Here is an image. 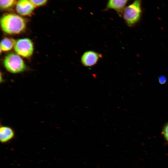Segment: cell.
Masks as SVG:
<instances>
[{"label": "cell", "instance_id": "6da1fadb", "mask_svg": "<svg viewBox=\"0 0 168 168\" xmlns=\"http://www.w3.org/2000/svg\"><path fill=\"white\" fill-rule=\"evenodd\" d=\"M1 28L5 33L10 35L20 34L26 27L25 20L21 17L15 14L5 15L1 19Z\"/></svg>", "mask_w": 168, "mask_h": 168}, {"label": "cell", "instance_id": "7a4b0ae2", "mask_svg": "<svg viewBox=\"0 0 168 168\" xmlns=\"http://www.w3.org/2000/svg\"><path fill=\"white\" fill-rule=\"evenodd\" d=\"M141 2L142 0H135L125 7L121 13L125 22L129 27L134 26L140 19L142 12Z\"/></svg>", "mask_w": 168, "mask_h": 168}, {"label": "cell", "instance_id": "3957f363", "mask_svg": "<svg viewBox=\"0 0 168 168\" xmlns=\"http://www.w3.org/2000/svg\"><path fill=\"white\" fill-rule=\"evenodd\" d=\"M6 69L12 73H17L24 71L26 66L25 63L19 55L11 53L5 57L3 61Z\"/></svg>", "mask_w": 168, "mask_h": 168}, {"label": "cell", "instance_id": "277c9868", "mask_svg": "<svg viewBox=\"0 0 168 168\" xmlns=\"http://www.w3.org/2000/svg\"><path fill=\"white\" fill-rule=\"evenodd\" d=\"M14 48L18 55L26 58L30 57L34 51L33 43L30 39L27 38L16 40Z\"/></svg>", "mask_w": 168, "mask_h": 168}, {"label": "cell", "instance_id": "5b68a950", "mask_svg": "<svg viewBox=\"0 0 168 168\" xmlns=\"http://www.w3.org/2000/svg\"><path fill=\"white\" fill-rule=\"evenodd\" d=\"M102 57L101 54L96 51L92 50L87 51L82 54L81 58V61L84 66L91 67L96 65Z\"/></svg>", "mask_w": 168, "mask_h": 168}, {"label": "cell", "instance_id": "8992f818", "mask_svg": "<svg viewBox=\"0 0 168 168\" xmlns=\"http://www.w3.org/2000/svg\"><path fill=\"white\" fill-rule=\"evenodd\" d=\"M34 6L30 0H19L16 5V10L20 15L27 16L32 12Z\"/></svg>", "mask_w": 168, "mask_h": 168}, {"label": "cell", "instance_id": "52a82bcc", "mask_svg": "<svg viewBox=\"0 0 168 168\" xmlns=\"http://www.w3.org/2000/svg\"><path fill=\"white\" fill-rule=\"evenodd\" d=\"M14 130L8 126L1 125L0 127V140L2 143H7L15 137Z\"/></svg>", "mask_w": 168, "mask_h": 168}, {"label": "cell", "instance_id": "ba28073f", "mask_svg": "<svg viewBox=\"0 0 168 168\" xmlns=\"http://www.w3.org/2000/svg\"><path fill=\"white\" fill-rule=\"evenodd\" d=\"M128 0H109L106 8V10H114L120 14L125 7Z\"/></svg>", "mask_w": 168, "mask_h": 168}, {"label": "cell", "instance_id": "9c48e42d", "mask_svg": "<svg viewBox=\"0 0 168 168\" xmlns=\"http://www.w3.org/2000/svg\"><path fill=\"white\" fill-rule=\"evenodd\" d=\"M16 41L13 39L7 37L3 38L0 44L1 50L4 51L11 50L14 47Z\"/></svg>", "mask_w": 168, "mask_h": 168}, {"label": "cell", "instance_id": "30bf717a", "mask_svg": "<svg viewBox=\"0 0 168 168\" xmlns=\"http://www.w3.org/2000/svg\"><path fill=\"white\" fill-rule=\"evenodd\" d=\"M16 0H0V5L1 8L8 9L14 4Z\"/></svg>", "mask_w": 168, "mask_h": 168}, {"label": "cell", "instance_id": "8fae6325", "mask_svg": "<svg viewBox=\"0 0 168 168\" xmlns=\"http://www.w3.org/2000/svg\"><path fill=\"white\" fill-rule=\"evenodd\" d=\"M47 0H30L35 6H39L44 4Z\"/></svg>", "mask_w": 168, "mask_h": 168}, {"label": "cell", "instance_id": "7c38bea8", "mask_svg": "<svg viewBox=\"0 0 168 168\" xmlns=\"http://www.w3.org/2000/svg\"><path fill=\"white\" fill-rule=\"evenodd\" d=\"M162 133L165 139L168 142V123L164 126Z\"/></svg>", "mask_w": 168, "mask_h": 168}, {"label": "cell", "instance_id": "4fadbf2b", "mask_svg": "<svg viewBox=\"0 0 168 168\" xmlns=\"http://www.w3.org/2000/svg\"><path fill=\"white\" fill-rule=\"evenodd\" d=\"M166 77L163 76L159 77V81L160 83L163 84L165 83L166 82Z\"/></svg>", "mask_w": 168, "mask_h": 168}]
</instances>
